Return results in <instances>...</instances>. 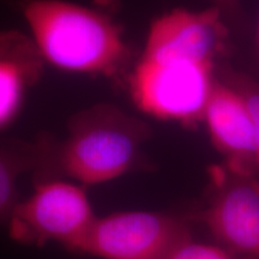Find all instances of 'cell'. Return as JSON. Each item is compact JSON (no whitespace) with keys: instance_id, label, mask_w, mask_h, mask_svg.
Returning <instances> with one entry per match:
<instances>
[{"instance_id":"6da1fadb","label":"cell","mask_w":259,"mask_h":259,"mask_svg":"<svg viewBox=\"0 0 259 259\" xmlns=\"http://www.w3.org/2000/svg\"><path fill=\"white\" fill-rule=\"evenodd\" d=\"M150 128L111 103L73 114L63 141L42 136L45 154L35 181L70 179L79 185L107 183L134 170Z\"/></svg>"},{"instance_id":"7a4b0ae2","label":"cell","mask_w":259,"mask_h":259,"mask_svg":"<svg viewBox=\"0 0 259 259\" xmlns=\"http://www.w3.org/2000/svg\"><path fill=\"white\" fill-rule=\"evenodd\" d=\"M23 14L45 63L106 77L119 74L128 63L120 28L97 10L64 0H30Z\"/></svg>"},{"instance_id":"3957f363","label":"cell","mask_w":259,"mask_h":259,"mask_svg":"<svg viewBox=\"0 0 259 259\" xmlns=\"http://www.w3.org/2000/svg\"><path fill=\"white\" fill-rule=\"evenodd\" d=\"M96 220L88 194L65 179L35 181L34 191L19 200L9 218L10 235L19 242L41 246L59 242L73 251Z\"/></svg>"},{"instance_id":"277c9868","label":"cell","mask_w":259,"mask_h":259,"mask_svg":"<svg viewBox=\"0 0 259 259\" xmlns=\"http://www.w3.org/2000/svg\"><path fill=\"white\" fill-rule=\"evenodd\" d=\"M215 82L212 65L141 57L130 76V93L141 111L162 120H202Z\"/></svg>"},{"instance_id":"5b68a950","label":"cell","mask_w":259,"mask_h":259,"mask_svg":"<svg viewBox=\"0 0 259 259\" xmlns=\"http://www.w3.org/2000/svg\"><path fill=\"white\" fill-rule=\"evenodd\" d=\"M190 236V225L177 215L122 211L96 218L73 252L101 259H164Z\"/></svg>"},{"instance_id":"8992f818","label":"cell","mask_w":259,"mask_h":259,"mask_svg":"<svg viewBox=\"0 0 259 259\" xmlns=\"http://www.w3.org/2000/svg\"><path fill=\"white\" fill-rule=\"evenodd\" d=\"M200 219L218 244L242 259H259V180L254 177L213 168Z\"/></svg>"},{"instance_id":"52a82bcc","label":"cell","mask_w":259,"mask_h":259,"mask_svg":"<svg viewBox=\"0 0 259 259\" xmlns=\"http://www.w3.org/2000/svg\"><path fill=\"white\" fill-rule=\"evenodd\" d=\"M225 36L221 11L215 6L200 12L177 9L155 19L142 57L212 65Z\"/></svg>"},{"instance_id":"ba28073f","label":"cell","mask_w":259,"mask_h":259,"mask_svg":"<svg viewBox=\"0 0 259 259\" xmlns=\"http://www.w3.org/2000/svg\"><path fill=\"white\" fill-rule=\"evenodd\" d=\"M203 120L213 145L226 157L234 173L252 176L257 171V136L251 109L240 92L215 83Z\"/></svg>"},{"instance_id":"9c48e42d","label":"cell","mask_w":259,"mask_h":259,"mask_svg":"<svg viewBox=\"0 0 259 259\" xmlns=\"http://www.w3.org/2000/svg\"><path fill=\"white\" fill-rule=\"evenodd\" d=\"M44 64L31 37L0 32V128L15 120L29 89L41 78Z\"/></svg>"},{"instance_id":"30bf717a","label":"cell","mask_w":259,"mask_h":259,"mask_svg":"<svg viewBox=\"0 0 259 259\" xmlns=\"http://www.w3.org/2000/svg\"><path fill=\"white\" fill-rule=\"evenodd\" d=\"M44 158V142L8 139L0 142V220L9 219L19 202L18 180L23 174H35Z\"/></svg>"},{"instance_id":"8fae6325","label":"cell","mask_w":259,"mask_h":259,"mask_svg":"<svg viewBox=\"0 0 259 259\" xmlns=\"http://www.w3.org/2000/svg\"><path fill=\"white\" fill-rule=\"evenodd\" d=\"M164 259H242L220 244L194 241L192 236L178 244Z\"/></svg>"},{"instance_id":"7c38bea8","label":"cell","mask_w":259,"mask_h":259,"mask_svg":"<svg viewBox=\"0 0 259 259\" xmlns=\"http://www.w3.org/2000/svg\"><path fill=\"white\" fill-rule=\"evenodd\" d=\"M240 93L245 97L248 107H250L252 116H253L254 120L255 136H257V156H255V164H257V171L259 173V89L255 88V87L252 88V87L247 85Z\"/></svg>"},{"instance_id":"4fadbf2b","label":"cell","mask_w":259,"mask_h":259,"mask_svg":"<svg viewBox=\"0 0 259 259\" xmlns=\"http://www.w3.org/2000/svg\"><path fill=\"white\" fill-rule=\"evenodd\" d=\"M215 4V8L219 9L220 11L227 12V14H231V12H235L239 8V0H211Z\"/></svg>"}]
</instances>
